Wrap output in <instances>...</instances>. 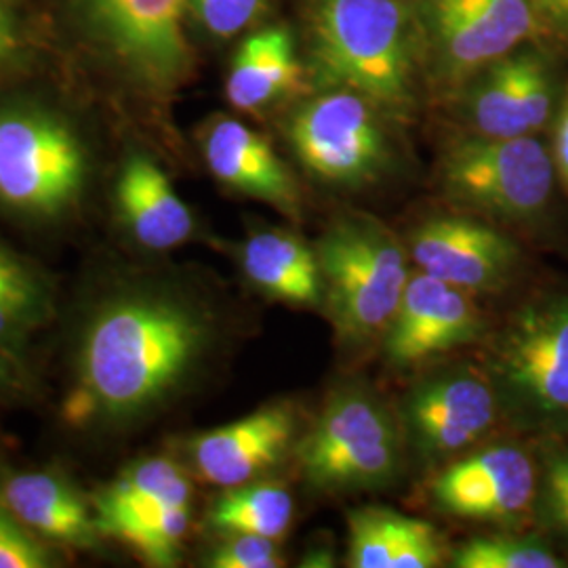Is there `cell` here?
Wrapping results in <instances>:
<instances>
[{"mask_svg": "<svg viewBox=\"0 0 568 568\" xmlns=\"http://www.w3.org/2000/svg\"><path fill=\"white\" fill-rule=\"evenodd\" d=\"M537 469L535 514L554 535L568 544V443L551 448Z\"/></svg>", "mask_w": 568, "mask_h": 568, "instance_id": "obj_28", "label": "cell"}, {"mask_svg": "<svg viewBox=\"0 0 568 568\" xmlns=\"http://www.w3.org/2000/svg\"><path fill=\"white\" fill-rule=\"evenodd\" d=\"M41 307V288L0 295V349L21 344L26 331L37 323Z\"/></svg>", "mask_w": 568, "mask_h": 568, "instance_id": "obj_31", "label": "cell"}, {"mask_svg": "<svg viewBox=\"0 0 568 568\" xmlns=\"http://www.w3.org/2000/svg\"><path fill=\"white\" fill-rule=\"evenodd\" d=\"M274 0H185V13L211 41L241 39L260 28Z\"/></svg>", "mask_w": 568, "mask_h": 568, "instance_id": "obj_26", "label": "cell"}, {"mask_svg": "<svg viewBox=\"0 0 568 568\" xmlns=\"http://www.w3.org/2000/svg\"><path fill=\"white\" fill-rule=\"evenodd\" d=\"M483 373L501 417L525 429L568 424V293L518 305L488 339Z\"/></svg>", "mask_w": 568, "mask_h": 568, "instance_id": "obj_5", "label": "cell"}, {"mask_svg": "<svg viewBox=\"0 0 568 568\" xmlns=\"http://www.w3.org/2000/svg\"><path fill=\"white\" fill-rule=\"evenodd\" d=\"M300 440L295 408L267 405L232 424L199 434L190 443V459L204 483L241 487L278 466Z\"/></svg>", "mask_w": 568, "mask_h": 568, "instance_id": "obj_17", "label": "cell"}, {"mask_svg": "<svg viewBox=\"0 0 568 568\" xmlns=\"http://www.w3.org/2000/svg\"><path fill=\"white\" fill-rule=\"evenodd\" d=\"M87 175V148L60 114L37 105L0 110V203L58 217L81 199Z\"/></svg>", "mask_w": 568, "mask_h": 568, "instance_id": "obj_10", "label": "cell"}, {"mask_svg": "<svg viewBox=\"0 0 568 568\" xmlns=\"http://www.w3.org/2000/svg\"><path fill=\"white\" fill-rule=\"evenodd\" d=\"M206 169L227 190L270 204L293 224L304 220V192L293 169L262 133L217 114L199 135Z\"/></svg>", "mask_w": 568, "mask_h": 568, "instance_id": "obj_16", "label": "cell"}, {"mask_svg": "<svg viewBox=\"0 0 568 568\" xmlns=\"http://www.w3.org/2000/svg\"><path fill=\"white\" fill-rule=\"evenodd\" d=\"M295 457L305 487L321 495L392 487L406 459L398 413L368 387L339 386L300 436Z\"/></svg>", "mask_w": 568, "mask_h": 568, "instance_id": "obj_6", "label": "cell"}, {"mask_svg": "<svg viewBox=\"0 0 568 568\" xmlns=\"http://www.w3.org/2000/svg\"><path fill=\"white\" fill-rule=\"evenodd\" d=\"M551 161L556 166L558 182L565 185L568 192V79L565 84V93L558 105V112L551 122V142H549Z\"/></svg>", "mask_w": 568, "mask_h": 568, "instance_id": "obj_32", "label": "cell"}, {"mask_svg": "<svg viewBox=\"0 0 568 568\" xmlns=\"http://www.w3.org/2000/svg\"><path fill=\"white\" fill-rule=\"evenodd\" d=\"M537 480L539 469L527 448L499 440L445 464L429 497L440 514L509 527L535 514Z\"/></svg>", "mask_w": 568, "mask_h": 568, "instance_id": "obj_13", "label": "cell"}, {"mask_svg": "<svg viewBox=\"0 0 568 568\" xmlns=\"http://www.w3.org/2000/svg\"><path fill=\"white\" fill-rule=\"evenodd\" d=\"M565 47L527 42L488 63L448 100L464 133L528 138L551 126L565 93Z\"/></svg>", "mask_w": 568, "mask_h": 568, "instance_id": "obj_11", "label": "cell"}, {"mask_svg": "<svg viewBox=\"0 0 568 568\" xmlns=\"http://www.w3.org/2000/svg\"><path fill=\"white\" fill-rule=\"evenodd\" d=\"M323 276V312L337 344H379L413 276L410 255L384 222L342 213L316 241Z\"/></svg>", "mask_w": 568, "mask_h": 568, "instance_id": "obj_4", "label": "cell"}, {"mask_svg": "<svg viewBox=\"0 0 568 568\" xmlns=\"http://www.w3.org/2000/svg\"><path fill=\"white\" fill-rule=\"evenodd\" d=\"M549 34L562 47H568V0H535Z\"/></svg>", "mask_w": 568, "mask_h": 568, "instance_id": "obj_35", "label": "cell"}, {"mask_svg": "<svg viewBox=\"0 0 568 568\" xmlns=\"http://www.w3.org/2000/svg\"><path fill=\"white\" fill-rule=\"evenodd\" d=\"M21 53L20 23L13 11L0 2V72L18 60Z\"/></svg>", "mask_w": 568, "mask_h": 568, "instance_id": "obj_34", "label": "cell"}, {"mask_svg": "<svg viewBox=\"0 0 568 568\" xmlns=\"http://www.w3.org/2000/svg\"><path fill=\"white\" fill-rule=\"evenodd\" d=\"M485 335L487 318L471 293L415 270L379 347L387 368L408 373Z\"/></svg>", "mask_w": 568, "mask_h": 568, "instance_id": "obj_14", "label": "cell"}, {"mask_svg": "<svg viewBox=\"0 0 568 568\" xmlns=\"http://www.w3.org/2000/svg\"><path fill=\"white\" fill-rule=\"evenodd\" d=\"M455 568H560L565 562L548 544L532 535L495 532L471 537L450 554Z\"/></svg>", "mask_w": 568, "mask_h": 568, "instance_id": "obj_23", "label": "cell"}, {"mask_svg": "<svg viewBox=\"0 0 568 568\" xmlns=\"http://www.w3.org/2000/svg\"><path fill=\"white\" fill-rule=\"evenodd\" d=\"M415 4L426 42L429 98L443 102L509 51L527 42H556L535 0H415Z\"/></svg>", "mask_w": 568, "mask_h": 568, "instance_id": "obj_9", "label": "cell"}, {"mask_svg": "<svg viewBox=\"0 0 568 568\" xmlns=\"http://www.w3.org/2000/svg\"><path fill=\"white\" fill-rule=\"evenodd\" d=\"M239 262L244 278L267 300L297 307H323V276L316 246L286 227H264L246 236Z\"/></svg>", "mask_w": 568, "mask_h": 568, "instance_id": "obj_20", "label": "cell"}, {"mask_svg": "<svg viewBox=\"0 0 568 568\" xmlns=\"http://www.w3.org/2000/svg\"><path fill=\"white\" fill-rule=\"evenodd\" d=\"M403 122L347 89H314L291 103L283 135L312 182L335 192H365L403 164Z\"/></svg>", "mask_w": 568, "mask_h": 568, "instance_id": "obj_3", "label": "cell"}, {"mask_svg": "<svg viewBox=\"0 0 568 568\" xmlns=\"http://www.w3.org/2000/svg\"><path fill=\"white\" fill-rule=\"evenodd\" d=\"M39 288L32 272L20 260L0 246V295Z\"/></svg>", "mask_w": 568, "mask_h": 568, "instance_id": "obj_33", "label": "cell"}, {"mask_svg": "<svg viewBox=\"0 0 568 568\" xmlns=\"http://www.w3.org/2000/svg\"><path fill=\"white\" fill-rule=\"evenodd\" d=\"M192 495V483L180 464L169 457H150L129 467L98 497V511L126 504Z\"/></svg>", "mask_w": 568, "mask_h": 568, "instance_id": "obj_24", "label": "cell"}, {"mask_svg": "<svg viewBox=\"0 0 568 568\" xmlns=\"http://www.w3.org/2000/svg\"><path fill=\"white\" fill-rule=\"evenodd\" d=\"M406 248L415 270L471 295L504 288L523 260L520 246L501 225L462 211L424 220Z\"/></svg>", "mask_w": 568, "mask_h": 568, "instance_id": "obj_15", "label": "cell"}, {"mask_svg": "<svg viewBox=\"0 0 568 568\" xmlns=\"http://www.w3.org/2000/svg\"><path fill=\"white\" fill-rule=\"evenodd\" d=\"M82 47L124 84L169 100L194 74L185 0H63Z\"/></svg>", "mask_w": 568, "mask_h": 568, "instance_id": "obj_7", "label": "cell"}, {"mask_svg": "<svg viewBox=\"0 0 568 568\" xmlns=\"http://www.w3.org/2000/svg\"><path fill=\"white\" fill-rule=\"evenodd\" d=\"M389 568H434L445 560L443 541L432 525L384 508Z\"/></svg>", "mask_w": 568, "mask_h": 568, "instance_id": "obj_27", "label": "cell"}, {"mask_svg": "<svg viewBox=\"0 0 568 568\" xmlns=\"http://www.w3.org/2000/svg\"><path fill=\"white\" fill-rule=\"evenodd\" d=\"M13 382V368L9 361L0 354V387L9 386Z\"/></svg>", "mask_w": 568, "mask_h": 568, "instance_id": "obj_36", "label": "cell"}, {"mask_svg": "<svg viewBox=\"0 0 568 568\" xmlns=\"http://www.w3.org/2000/svg\"><path fill=\"white\" fill-rule=\"evenodd\" d=\"M302 53L314 89H347L410 121L429 95L415 0H304Z\"/></svg>", "mask_w": 568, "mask_h": 568, "instance_id": "obj_2", "label": "cell"}, {"mask_svg": "<svg viewBox=\"0 0 568 568\" xmlns=\"http://www.w3.org/2000/svg\"><path fill=\"white\" fill-rule=\"evenodd\" d=\"M215 342L203 305L178 291L148 288L103 305L79 356L91 413L129 422L171 400L196 375Z\"/></svg>", "mask_w": 568, "mask_h": 568, "instance_id": "obj_1", "label": "cell"}, {"mask_svg": "<svg viewBox=\"0 0 568 568\" xmlns=\"http://www.w3.org/2000/svg\"><path fill=\"white\" fill-rule=\"evenodd\" d=\"M0 504L39 537L79 548L98 544V520H93L79 490L61 476L49 471L13 474L0 487Z\"/></svg>", "mask_w": 568, "mask_h": 568, "instance_id": "obj_21", "label": "cell"}, {"mask_svg": "<svg viewBox=\"0 0 568 568\" xmlns=\"http://www.w3.org/2000/svg\"><path fill=\"white\" fill-rule=\"evenodd\" d=\"M312 91L300 37L286 23H262L244 34L225 77L227 103L244 114H264Z\"/></svg>", "mask_w": 568, "mask_h": 568, "instance_id": "obj_18", "label": "cell"}, {"mask_svg": "<svg viewBox=\"0 0 568 568\" xmlns=\"http://www.w3.org/2000/svg\"><path fill=\"white\" fill-rule=\"evenodd\" d=\"M295 501L288 488L276 483H246L225 488L209 511L211 527L224 535H260L281 541L293 525Z\"/></svg>", "mask_w": 568, "mask_h": 568, "instance_id": "obj_22", "label": "cell"}, {"mask_svg": "<svg viewBox=\"0 0 568 568\" xmlns=\"http://www.w3.org/2000/svg\"><path fill=\"white\" fill-rule=\"evenodd\" d=\"M192 520V504H180L163 509L145 520L122 528L116 537L138 549L152 567L178 565L183 537Z\"/></svg>", "mask_w": 568, "mask_h": 568, "instance_id": "obj_25", "label": "cell"}, {"mask_svg": "<svg viewBox=\"0 0 568 568\" xmlns=\"http://www.w3.org/2000/svg\"><path fill=\"white\" fill-rule=\"evenodd\" d=\"M398 419L406 455L424 469L440 467L476 447L501 419L487 375L471 366H445L406 389Z\"/></svg>", "mask_w": 568, "mask_h": 568, "instance_id": "obj_12", "label": "cell"}, {"mask_svg": "<svg viewBox=\"0 0 568 568\" xmlns=\"http://www.w3.org/2000/svg\"><path fill=\"white\" fill-rule=\"evenodd\" d=\"M283 565L276 539L244 532L227 535L224 544L206 560V567L211 568H278Z\"/></svg>", "mask_w": 568, "mask_h": 568, "instance_id": "obj_30", "label": "cell"}, {"mask_svg": "<svg viewBox=\"0 0 568 568\" xmlns=\"http://www.w3.org/2000/svg\"><path fill=\"white\" fill-rule=\"evenodd\" d=\"M55 567V556L44 548L37 532L0 504V568Z\"/></svg>", "mask_w": 568, "mask_h": 568, "instance_id": "obj_29", "label": "cell"}, {"mask_svg": "<svg viewBox=\"0 0 568 568\" xmlns=\"http://www.w3.org/2000/svg\"><path fill=\"white\" fill-rule=\"evenodd\" d=\"M440 196L495 225H530L551 206L558 175L539 135L480 138L459 131L436 164Z\"/></svg>", "mask_w": 568, "mask_h": 568, "instance_id": "obj_8", "label": "cell"}, {"mask_svg": "<svg viewBox=\"0 0 568 568\" xmlns=\"http://www.w3.org/2000/svg\"><path fill=\"white\" fill-rule=\"evenodd\" d=\"M116 206L122 224L138 243L169 251L194 234V215L175 192L163 166L148 154H131L116 182Z\"/></svg>", "mask_w": 568, "mask_h": 568, "instance_id": "obj_19", "label": "cell"}]
</instances>
